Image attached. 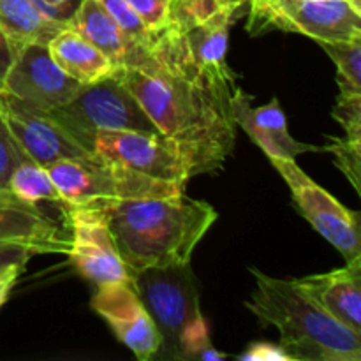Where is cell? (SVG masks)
Returning a JSON list of instances; mask_svg holds the SVG:
<instances>
[{
	"label": "cell",
	"instance_id": "cell-1",
	"mask_svg": "<svg viewBox=\"0 0 361 361\" xmlns=\"http://www.w3.org/2000/svg\"><path fill=\"white\" fill-rule=\"evenodd\" d=\"M113 76L140 102L159 133L178 143L190 175L222 169L236 141L235 90L182 73L152 55L147 44H137Z\"/></svg>",
	"mask_w": 361,
	"mask_h": 361
},
{
	"label": "cell",
	"instance_id": "cell-2",
	"mask_svg": "<svg viewBox=\"0 0 361 361\" xmlns=\"http://www.w3.org/2000/svg\"><path fill=\"white\" fill-rule=\"evenodd\" d=\"M116 250L130 277L148 268L190 263L194 249L217 221L207 201L185 194L101 204Z\"/></svg>",
	"mask_w": 361,
	"mask_h": 361
},
{
	"label": "cell",
	"instance_id": "cell-3",
	"mask_svg": "<svg viewBox=\"0 0 361 361\" xmlns=\"http://www.w3.org/2000/svg\"><path fill=\"white\" fill-rule=\"evenodd\" d=\"M256 289L247 309L275 326L293 361H361V335L321 309L295 279H277L249 268Z\"/></svg>",
	"mask_w": 361,
	"mask_h": 361
},
{
	"label": "cell",
	"instance_id": "cell-4",
	"mask_svg": "<svg viewBox=\"0 0 361 361\" xmlns=\"http://www.w3.org/2000/svg\"><path fill=\"white\" fill-rule=\"evenodd\" d=\"M133 282L161 337L157 355L178 361L200 358L212 341L190 263L148 268Z\"/></svg>",
	"mask_w": 361,
	"mask_h": 361
},
{
	"label": "cell",
	"instance_id": "cell-5",
	"mask_svg": "<svg viewBox=\"0 0 361 361\" xmlns=\"http://www.w3.org/2000/svg\"><path fill=\"white\" fill-rule=\"evenodd\" d=\"M67 208L101 207L111 201L178 196L185 185L141 175L95 154L46 166Z\"/></svg>",
	"mask_w": 361,
	"mask_h": 361
},
{
	"label": "cell",
	"instance_id": "cell-6",
	"mask_svg": "<svg viewBox=\"0 0 361 361\" xmlns=\"http://www.w3.org/2000/svg\"><path fill=\"white\" fill-rule=\"evenodd\" d=\"M247 32H295L321 41L361 39V0H249Z\"/></svg>",
	"mask_w": 361,
	"mask_h": 361
},
{
	"label": "cell",
	"instance_id": "cell-7",
	"mask_svg": "<svg viewBox=\"0 0 361 361\" xmlns=\"http://www.w3.org/2000/svg\"><path fill=\"white\" fill-rule=\"evenodd\" d=\"M48 111L90 154L92 137L99 129L159 133L140 102L115 76L81 87L67 104Z\"/></svg>",
	"mask_w": 361,
	"mask_h": 361
},
{
	"label": "cell",
	"instance_id": "cell-8",
	"mask_svg": "<svg viewBox=\"0 0 361 361\" xmlns=\"http://www.w3.org/2000/svg\"><path fill=\"white\" fill-rule=\"evenodd\" d=\"M270 162L288 183L293 203L312 228L326 238L345 261L361 257V215L358 212L349 210L337 197L314 182L296 164V159H270Z\"/></svg>",
	"mask_w": 361,
	"mask_h": 361
},
{
	"label": "cell",
	"instance_id": "cell-9",
	"mask_svg": "<svg viewBox=\"0 0 361 361\" xmlns=\"http://www.w3.org/2000/svg\"><path fill=\"white\" fill-rule=\"evenodd\" d=\"M92 154L166 182L187 185L192 178L182 148L161 133L99 129L92 137Z\"/></svg>",
	"mask_w": 361,
	"mask_h": 361
},
{
	"label": "cell",
	"instance_id": "cell-10",
	"mask_svg": "<svg viewBox=\"0 0 361 361\" xmlns=\"http://www.w3.org/2000/svg\"><path fill=\"white\" fill-rule=\"evenodd\" d=\"M67 221L71 228L69 256L81 277L92 284L133 281L126 263L116 250L106 215L101 208H69Z\"/></svg>",
	"mask_w": 361,
	"mask_h": 361
},
{
	"label": "cell",
	"instance_id": "cell-11",
	"mask_svg": "<svg viewBox=\"0 0 361 361\" xmlns=\"http://www.w3.org/2000/svg\"><path fill=\"white\" fill-rule=\"evenodd\" d=\"M0 113L16 143L35 164L46 168L62 159L90 154L53 118L48 109L28 104L6 90H0Z\"/></svg>",
	"mask_w": 361,
	"mask_h": 361
},
{
	"label": "cell",
	"instance_id": "cell-12",
	"mask_svg": "<svg viewBox=\"0 0 361 361\" xmlns=\"http://www.w3.org/2000/svg\"><path fill=\"white\" fill-rule=\"evenodd\" d=\"M81 87L56 66L48 46L28 42L18 49L0 90L41 109H55L67 104Z\"/></svg>",
	"mask_w": 361,
	"mask_h": 361
},
{
	"label": "cell",
	"instance_id": "cell-13",
	"mask_svg": "<svg viewBox=\"0 0 361 361\" xmlns=\"http://www.w3.org/2000/svg\"><path fill=\"white\" fill-rule=\"evenodd\" d=\"M92 309L137 360L150 361L157 356L161 337L133 281L99 286L92 298Z\"/></svg>",
	"mask_w": 361,
	"mask_h": 361
},
{
	"label": "cell",
	"instance_id": "cell-14",
	"mask_svg": "<svg viewBox=\"0 0 361 361\" xmlns=\"http://www.w3.org/2000/svg\"><path fill=\"white\" fill-rule=\"evenodd\" d=\"M235 123L268 155V159H296L307 152H321L319 147L295 140L288 130L286 115L277 97L268 104L252 106V97L236 85L231 99Z\"/></svg>",
	"mask_w": 361,
	"mask_h": 361
},
{
	"label": "cell",
	"instance_id": "cell-15",
	"mask_svg": "<svg viewBox=\"0 0 361 361\" xmlns=\"http://www.w3.org/2000/svg\"><path fill=\"white\" fill-rule=\"evenodd\" d=\"M328 274L295 279L296 284L330 316L361 335V257Z\"/></svg>",
	"mask_w": 361,
	"mask_h": 361
},
{
	"label": "cell",
	"instance_id": "cell-16",
	"mask_svg": "<svg viewBox=\"0 0 361 361\" xmlns=\"http://www.w3.org/2000/svg\"><path fill=\"white\" fill-rule=\"evenodd\" d=\"M69 20L42 0H0V28L16 46L48 44Z\"/></svg>",
	"mask_w": 361,
	"mask_h": 361
},
{
	"label": "cell",
	"instance_id": "cell-17",
	"mask_svg": "<svg viewBox=\"0 0 361 361\" xmlns=\"http://www.w3.org/2000/svg\"><path fill=\"white\" fill-rule=\"evenodd\" d=\"M46 46L56 66L83 87L106 80L116 71L115 62L106 53L71 27L60 30Z\"/></svg>",
	"mask_w": 361,
	"mask_h": 361
},
{
	"label": "cell",
	"instance_id": "cell-18",
	"mask_svg": "<svg viewBox=\"0 0 361 361\" xmlns=\"http://www.w3.org/2000/svg\"><path fill=\"white\" fill-rule=\"evenodd\" d=\"M69 27L106 53L116 67L127 63L137 46L115 23L99 0H81L71 18Z\"/></svg>",
	"mask_w": 361,
	"mask_h": 361
},
{
	"label": "cell",
	"instance_id": "cell-19",
	"mask_svg": "<svg viewBox=\"0 0 361 361\" xmlns=\"http://www.w3.org/2000/svg\"><path fill=\"white\" fill-rule=\"evenodd\" d=\"M7 190L16 200L23 201L27 204H34V207H37L42 201H53V203L63 204L59 189L53 183L48 169L32 161H25L14 168V171L9 176V182H7Z\"/></svg>",
	"mask_w": 361,
	"mask_h": 361
},
{
	"label": "cell",
	"instance_id": "cell-20",
	"mask_svg": "<svg viewBox=\"0 0 361 361\" xmlns=\"http://www.w3.org/2000/svg\"><path fill=\"white\" fill-rule=\"evenodd\" d=\"M337 66L341 94H361V39L317 42Z\"/></svg>",
	"mask_w": 361,
	"mask_h": 361
},
{
	"label": "cell",
	"instance_id": "cell-21",
	"mask_svg": "<svg viewBox=\"0 0 361 361\" xmlns=\"http://www.w3.org/2000/svg\"><path fill=\"white\" fill-rule=\"evenodd\" d=\"M328 145L321 152H330L334 162L351 182L356 192L361 194V140L355 137L326 136Z\"/></svg>",
	"mask_w": 361,
	"mask_h": 361
},
{
	"label": "cell",
	"instance_id": "cell-22",
	"mask_svg": "<svg viewBox=\"0 0 361 361\" xmlns=\"http://www.w3.org/2000/svg\"><path fill=\"white\" fill-rule=\"evenodd\" d=\"M101 6L115 20V23L133 39L136 44H148L152 39V32L145 27L136 11L129 6L127 0H99Z\"/></svg>",
	"mask_w": 361,
	"mask_h": 361
},
{
	"label": "cell",
	"instance_id": "cell-23",
	"mask_svg": "<svg viewBox=\"0 0 361 361\" xmlns=\"http://www.w3.org/2000/svg\"><path fill=\"white\" fill-rule=\"evenodd\" d=\"M25 161H30V159L16 143L2 113H0V192H7V182H9L11 173Z\"/></svg>",
	"mask_w": 361,
	"mask_h": 361
},
{
	"label": "cell",
	"instance_id": "cell-24",
	"mask_svg": "<svg viewBox=\"0 0 361 361\" xmlns=\"http://www.w3.org/2000/svg\"><path fill=\"white\" fill-rule=\"evenodd\" d=\"M331 115L344 127L345 136L361 140V94H338Z\"/></svg>",
	"mask_w": 361,
	"mask_h": 361
},
{
	"label": "cell",
	"instance_id": "cell-25",
	"mask_svg": "<svg viewBox=\"0 0 361 361\" xmlns=\"http://www.w3.org/2000/svg\"><path fill=\"white\" fill-rule=\"evenodd\" d=\"M150 32L161 30L169 23L173 0H127Z\"/></svg>",
	"mask_w": 361,
	"mask_h": 361
},
{
	"label": "cell",
	"instance_id": "cell-26",
	"mask_svg": "<svg viewBox=\"0 0 361 361\" xmlns=\"http://www.w3.org/2000/svg\"><path fill=\"white\" fill-rule=\"evenodd\" d=\"M242 361H293L281 344L271 342H254L247 348L243 355L238 356Z\"/></svg>",
	"mask_w": 361,
	"mask_h": 361
},
{
	"label": "cell",
	"instance_id": "cell-27",
	"mask_svg": "<svg viewBox=\"0 0 361 361\" xmlns=\"http://www.w3.org/2000/svg\"><path fill=\"white\" fill-rule=\"evenodd\" d=\"M34 250L21 245H13V243H0V274L13 268H21L23 270L25 263L34 256Z\"/></svg>",
	"mask_w": 361,
	"mask_h": 361
},
{
	"label": "cell",
	"instance_id": "cell-28",
	"mask_svg": "<svg viewBox=\"0 0 361 361\" xmlns=\"http://www.w3.org/2000/svg\"><path fill=\"white\" fill-rule=\"evenodd\" d=\"M18 49H20V46L14 44V42L4 34L2 28H0V88H2L4 80H6L7 76V71L11 69L14 59H16Z\"/></svg>",
	"mask_w": 361,
	"mask_h": 361
},
{
	"label": "cell",
	"instance_id": "cell-29",
	"mask_svg": "<svg viewBox=\"0 0 361 361\" xmlns=\"http://www.w3.org/2000/svg\"><path fill=\"white\" fill-rule=\"evenodd\" d=\"M21 274V268H13V270H7L4 274H0V307L6 303V300L9 298L11 289L16 284L18 277Z\"/></svg>",
	"mask_w": 361,
	"mask_h": 361
},
{
	"label": "cell",
	"instance_id": "cell-30",
	"mask_svg": "<svg viewBox=\"0 0 361 361\" xmlns=\"http://www.w3.org/2000/svg\"><path fill=\"white\" fill-rule=\"evenodd\" d=\"M42 2L48 4L49 7L56 9L59 13H62L63 16L71 21V18H73L74 11H76V7L80 6L81 0H42Z\"/></svg>",
	"mask_w": 361,
	"mask_h": 361
},
{
	"label": "cell",
	"instance_id": "cell-31",
	"mask_svg": "<svg viewBox=\"0 0 361 361\" xmlns=\"http://www.w3.org/2000/svg\"><path fill=\"white\" fill-rule=\"evenodd\" d=\"M226 358H228V355L217 351L214 345H208V348L203 349V351H201V355H200V360H203V361H221V360H226Z\"/></svg>",
	"mask_w": 361,
	"mask_h": 361
},
{
	"label": "cell",
	"instance_id": "cell-32",
	"mask_svg": "<svg viewBox=\"0 0 361 361\" xmlns=\"http://www.w3.org/2000/svg\"><path fill=\"white\" fill-rule=\"evenodd\" d=\"M219 2H222L224 6H228V7H231V9L240 11L243 6H247V4H249V0H219Z\"/></svg>",
	"mask_w": 361,
	"mask_h": 361
}]
</instances>
